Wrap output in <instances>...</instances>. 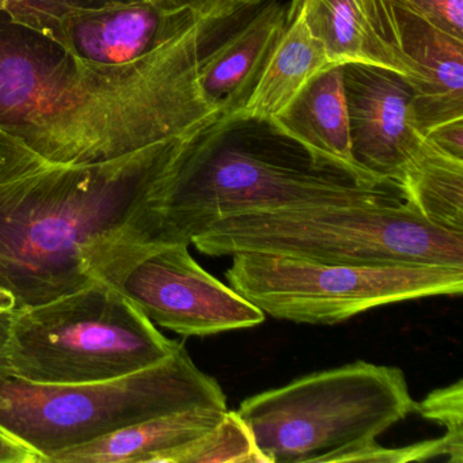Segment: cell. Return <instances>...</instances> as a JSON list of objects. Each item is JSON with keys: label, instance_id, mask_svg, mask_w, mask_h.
Segmentation results:
<instances>
[{"label": "cell", "instance_id": "obj_13", "mask_svg": "<svg viewBox=\"0 0 463 463\" xmlns=\"http://www.w3.org/2000/svg\"><path fill=\"white\" fill-rule=\"evenodd\" d=\"M287 5L262 0L203 56L199 88L221 116H235L250 96L284 25Z\"/></svg>", "mask_w": 463, "mask_h": 463}, {"label": "cell", "instance_id": "obj_14", "mask_svg": "<svg viewBox=\"0 0 463 463\" xmlns=\"http://www.w3.org/2000/svg\"><path fill=\"white\" fill-rule=\"evenodd\" d=\"M268 123L305 148L316 161L344 170L363 183L384 185L368 177L352 156L341 66H329L318 72Z\"/></svg>", "mask_w": 463, "mask_h": 463}, {"label": "cell", "instance_id": "obj_4", "mask_svg": "<svg viewBox=\"0 0 463 463\" xmlns=\"http://www.w3.org/2000/svg\"><path fill=\"white\" fill-rule=\"evenodd\" d=\"M200 253H265L326 264L463 268V232L433 226L405 200L317 203L249 211L192 241Z\"/></svg>", "mask_w": 463, "mask_h": 463}, {"label": "cell", "instance_id": "obj_22", "mask_svg": "<svg viewBox=\"0 0 463 463\" xmlns=\"http://www.w3.org/2000/svg\"><path fill=\"white\" fill-rule=\"evenodd\" d=\"M444 33L463 40V0H398Z\"/></svg>", "mask_w": 463, "mask_h": 463}, {"label": "cell", "instance_id": "obj_7", "mask_svg": "<svg viewBox=\"0 0 463 463\" xmlns=\"http://www.w3.org/2000/svg\"><path fill=\"white\" fill-rule=\"evenodd\" d=\"M181 345L97 279L80 291L15 311L9 362L13 376L36 383H93L151 367Z\"/></svg>", "mask_w": 463, "mask_h": 463}, {"label": "cell", "instance_id": "obj_16", "mask_svg": "<svg viewBox=\"0 0 463 463\" xmlns=\"http://www.w3.org/2000/svg\"><path fill=\"white\" fill-rule=\"evenodd\" d=\"M322 45L303 21L299 0L287 5L286 25L270 51L261 74L242 109L230 118L268 121L284 109L299 91L326 67ZM226 118V116H224Z\"/></svg>", "mask_w": 463, "mask_h": 463}, {"label": "cell", "instance_id": "obj_25", "mask_svg": "<svg viewBox=\"0 0 463 463\" xmlns=\"http://www.w3.org/2000/svg\"><path fill=\"white\" fill-rule=\"evenodd\" d=\"M0 463H42L40 455L0 430Z\"/></svg>", "mask_w": 463, "mask_h": 463}, {"label": "cell", "instance_id": "obj_15", "mask_svg": "<svg viewBox=\"0 0 463 463\" xmlns=\"http://www.w3.org/2000/svg\"><path fill=\"white\" fill-rule=\"evenodd\" d=\"M226 411L197 408L151 417L66 449L48 463H162L169 452L215 428Z\"/></svg>", "mask_w": 463, "mask_h": 463}, {"label": "cell", "instance_id": "obj_28", "mask_svg": "<svg viewBox=\"0 0 463 463\" xmlns=\"http://www.w3.org/2000/svg\"><path fill=\"white\" fill-rule=\"evenodd\" d=\"M26 2H31V0H0V12H9L13 7L18 6L21 4H26Z\"/></svg>", "mask_w": 463, "mask_h": 463}, {"label": "cell", "instance_id": "obj_9", "mask_svg": "<svg viewBox=\"0 0 463 463\" xmlns=\"http://www.w3.org/2000/svg\"><path fill=\"white\" fill-rule=\"evenodd\" d=\"M188 246L102 249L89 260V272L131 300L154 325L184 337L261 325L265 314L200 267Z\"/></svg>", "mask_w": 463, "mask_h": 463}, {"label": "cell", "instance_id": "obj_12", "mask_svg": "<svg viewBox=\"0 0 463 463\" xmlns=\"http://www.w3.org/2000/svg\"><path fill=\"white\" fill-rule=\"evenodd\" d=\"M373 15L413 89L420 132L463 118V40L430 25L398 0H373Z\"/></svg>", "mask_w": 463, "mask_h": 463}, {"label": "cell", "instance_id": "obj_11", "mask_svg": "<svg viewBox=\"0 0 463 463\" xmlns=\"http://www.w3.org/2000/svg\"><path fill=\"white\" fill-rule=\"evenodd\" d=\"M341 70L354 162L373 180L398 186L425 147L414 118L413 89L381 67L346 63Z\"/></svg>", "mask_w": 463, "mask_h": 463}, {"label": "cell", "instance_id": "obj_1", "mask_svg": "<svg viewBox=\"0 0 463 463\" xmlns=\"http://www.w3.org/2000/svg\"><path fill=\"white\" fill-rule=\"evenodd\" d=\"M261 0H211L185 29L118 66L72 58L0 12V128L50 164L110 161L221 116L199 88L203 56Z\"/></svg>", "mask_w": 463, "mask_h": 463}, {"label": "cell", "instance_id": "obj_23", "mask_svg": "<svg viewBox=\"0 0 463 463\" xmlns=\"http://www.w3.org/2000/svg\"><path fill=\"white\" fill-rule=\"evenodd\" d=\"M45 162L23 142L0 128V184L37 169Z\"/></svg>", "mask_w": 463, "mask_h": 463}, {"label": "cell", "instance_id": "obj_3", "mask_svg": "<svg viewBox=\"0 0 463 463\" xmlns=\"http://www.w3.org/2000/svg\"><path fill=\"white\" fill-rule=\"evenodd\" d=\"M184 137L110 161L45 162L0 184V310L15 313L93 283L91 254L126 223Z\"/></svg>", "mask_w": 463, "mask_h": 463}, {"label": "cell", "instance_id": "obj_17", "mask_svg": "<svg viewBox=\"0 0 463 463\" xmlns=\"http://www.w3.org/2000/svg\"><path fill=\"white\" fill-rule=\"evenodd\" d=\"M303 21L332 66L367 64L403 77L402 69L376 31L373 0H299Z\"/></svg>", "mask_w": 463, "mask_h": 463}, {"label": "cell", "instance_id": "obj_21", "mask_svg": "<svg viewBox=\"0 0 463 463\" xmlns=\"http://www.w3.org/2000/svg\"><path fill=\"white\" fill-rule=\"evenodd\" d=\"M414 411L424 419L438 422L446 430V435L463 440V382L433 390L421 402H416Z\"/></svg>", "mask_w": 463, "mask_h": 463}, {"label": "cell", "instance_id": "obj_19", "mask_svg": "<svg viewBox=\"0 0 463 463\" xmlns=\"http://www.w3.org/2000/svg\"><path fill=\"white\" fill-rule=\"evenodd\" d=\"M162 463H268L238 411L227 409L215 428L188 446L169 452Z\"/></svg>", "mask_w": 463, "mask_h": 463}, {"label": "cell", "instance_id": "obj_8", "mask_svg": "<svg viewBox=\"0 0 463 463\" xmlns=\"http://www.w3.org/2000/svg\"><path fill=\"white\" fill-rule=\"evenodd\" d=\"M232 257L230 287L265 316L297 324H340L379 306L463 292V268L447 265L326 264L249 251Z\"/></svg>", "mask_w": 463, "mask_h": 463}, {"label": "cell", "instance_id": "obj_10", "mask_svg": "<svg viewBox=\"0 0 463 463\" xmlns=\"http://www.w3.org/2000/svg\"><path fill=\"white\" fill-rule=\"evenodd\" d=\"M207 5L192 9L161 0H50L36 6L21 5L5 14L72 58L118 66L139 61L169 42Z\"/></svg>", "mask_w": 463, "mask_h": 463}, {"label": "cell", "instance_id": "obj_24", "mask_svg": "<svg viewBox=\"0 0 463 463\" xmlns=\"http://www.w3.org/2000/svg\"><path fill=\"white\" fill-rule=\"evenodd\" d=\"M425 142L439 153L463 161V118L446 121L424 134Z\"/></svg>", "mask_w": 463, "mask_h": 463}, {"label": "cell", "instance_id": "obj_26", "mask_svg": "<svg viewBox=\"0 0 463 463\" xmlns=\"http://www.w3.org/2000/svg\"><path fill=\"white\" fill-rule=\"evenodd\" d=\"M14 313L0 310V375H12L9 362V338Z\"/></svg>", "mask_w": 463, "mask_h": 463}, {"label": "cell", "instance_id": "obj_5", "mask_svg": "<svg viewBox=\"0 0 463 463\" xmlns=\"http://www.w3.org/2000/svg\"><path fill=\"white\" fill-rule=\"evenodd\" d=\"M197 408L227 409V398L184 344L162 362L112 381L36 383L0 375V430L42 463L127 425Z\"/></svg>", "mask_w": 463, "mask_h": 463}, {"label": "cell", "instance_id": "obj_20", "mask_svg": "<svg viewBox=\"0 0 463 463\" xmlns=\"http://www.w3.org/2000/svg\"><path fill=\"white\" fill-rule=\"evenodd\" d=\"M438 457H447L452 463H462L463 440H457L444 433L440 438L398 449H386L375 440L346 452L341 457L340 462H422Z\"/></svg>", "mask_w": 463, "mask_h": 463}, {"label": "cell", "instance_id": "obj_6", "mask_svg": "<svg viewBox=\"0 0 463 463\" xmlns=\"http://www.w3.org/2000/svg\"><path fill=\"white\" fill-rule=\"evenodd\" d=\"M414 406L401 368L359 360L246 398L237 411L268 463L340 462Z\"/></svg>", "mask_w": 463, "mask_h": 463}, {"label": "cell", "instance_id": "obj_18", "mask_svg": "<svg viewBox=\"0 0 463 463\" xmlns=\"http://www.w3.org/2000/svg\"><path fill=\"white\" fill-rule=\"evenodd\" d=\"M403 200L433 226L463 232V161L424 150L406 167L398 183Z\"/></svg>", "mask_w": 463, "mask_h": 463}, {"label": "cell", "instance_id": "obj_2", "mask_svg": "<svg viewBox=\"0 0 463 463\" xmlns=\"http://www.w3.org/2000/svg\"><path fill=\"white\" fill-rule=\"evenodd\" d=\"M394 200H403L394 184L363 183L321 164L268 121L219 116L177 143L126 223L94 253L191 245L213 224L249 211Z\"/></svg>", "mask_w": 463, "mask_h": 463}, {"label": "cell", "instance_id": "obj_27", "mask_svg": "<svg viewBox=\"0 0 463 463\" xmlns=\"http://www.w3.org/2000/svg\"><path fill=\"white\" fill-rule=\"evenodd\" d=\"M161 2L172 7H192L194 9V7H202L210 4L211 0H161Z\"/></svg>", "mask_w": 463, "mask_h": 463}]
</instances>
